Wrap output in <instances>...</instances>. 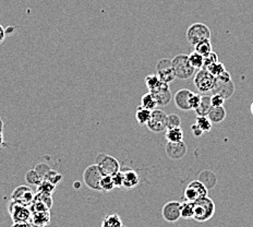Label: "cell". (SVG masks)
Segmentation results:
<instances>
[{"instance_id":"cell-1","label":"cell","mask_w":253,"mask_h":227,"mask_svg":"<svg viewBox=\"0 0 253 227\" xmlns=\"http://www.w3.org/2000/svg\"><path fill=\"white\" fill-rule=\"evenodd\" d=\"M215 203L211 198L203 197L194 202V219L200 223H204L213 218L215 214Z\"/></svg>"},{"instance_id":"cell-2","label":"cell","mask_w":253,"mask_h":227,"mask_svg":"<svg viewBox=\"0 0 253 227\" xmlns=\"http://www.w3.org/2000/svg\"><path fill=\"white\" fill-rule=\"evenodd\" d=\"M216 84H217V79L211 75L207 69L199 70L196 77H194V86L197 87L198 91L203 95L212 94Z\"/></svg>"},{"instance_id":"cell-3","label":"cell","mask_w":253,"mask_h":227,"mask_svg":"<svg viewBox=\"0 0 253 227\" xmlns=\"http://www.w3.org/2000/svg\"><path fill=\"white\" fill-rule=\"evenodd\" d=\"M173 70H175V75L177 79L180 80H187L190 79L193 75L196 69L190 66L189 63V57L188 55L179 54L171 59Z\"/></svg>"},{"instance_id":"cell-4","label":"cell","mask_w":253,"mask_h":227,"mask_svg":"<svg viewBox=\"0 0 253 227\" xmlns=\"http://www.w3.org/2000/svg\"><path fill=\"white\" fill-rule=\"evenodd\" d=\"M186 36L189 44H191L192 46H196L198 43H200V42L205 41V40H211V31L207 24L198 22L189 26Z\"/></svg>"},{"instance_id":"cell-5","label":"cell","mask_w":253,"mask_h":227,"mask_svg":"<svg viewBox=\"0 0 253 227\" xmlns=\"http://www.w3.org/2000/svg\"><path fill=\"white\" fill-rule=\"evenodd\" d=\"M8 212L11 216L13 223H30L32 219L31 209L28 205L21 204L15 201H10Z\"/></svg>"},{"instance_id":"cell-6","label":"cell","mask_w":253,"mask_h":227,"mask_svg":"<svg viewBox=\"0 0 253 227\" xmlns=\"http://www.w3.org/2000/svg\"><path fill=\"white\" fill-rule=\"evenodd\" d=\"M103 173L96 164L87 166L83 172V182L85 186L94 191H101V181Z\"/></svg>"},{"instance_id":"cell-7","label":"cell","mask_w":253,"mask_h":227,"mask_svg":"<svg viewBox=\"0 0 253 227\" xmlns=\"http://www.w3.org/2000/svg\"><path fill=\"white\" fill-rule=\"evenodd\" d=\"M99 170L103 173V175H114L120 171V163L117 158L110 156L104 153H99L96 156V163Z\"/></svg>"},{"instance_id":"cell-8","label":"cell","mask_w":253,"mask_h":227,"mask_svg":"<svg viewBox=\"0 0 253 227\" xmlns=\"http://www.w3.org/2000/svg\"><path fill=\"white\" fill-rule=\"evenodd\" d=\"M156 75L161 79L162 82L169 84L176 79L175 70H173L171 59L163 58L156 63Z\"/></svg>"},{"instance_id":"cell-9","label":"cell","mask_w":253,"mask_h":227,"mask_svg":"<svg viewBox=\"0 0 253 227\" xmlns=\"http://www.w3.org/2000/svg\"><path fill=\"white\" fill-rule=\"evenodd\" d=\"M167 114L164 110L154 109L151 114V118L149 123L146 124V127L151 130L152 133L160 134L162 131L167 130Z\"/></svg>"},{"instance_id":"cell-10","label":"cell","mask_w":253,"mask_h":227,"mask_svg":"<svg viewBox=\"0 0 253 227\" xmlns=\"http://www.w3.org/2000/svg\"><path fill=\"white\" fill-rule=\"evenodd\" d=\"M208 188L200 181H193L184 189V199L189 202H196L200 198L208 196Z\"/></svg>"},{"instance_id":"cell-11","label":"cell","mask_w":253,"mask_h":227,"mask_svg":"<svg viewBox=\"0 0 253 227\" xmlns=\"http://www.w3.org/2000/svg\"><path fill=\"white\" fill-rule=\"evenodd\" d=\"M34 198H35L34 191L28 186L17 187L13 190V192L11 194L12 201L28 205V207H30L32 202L34 201Z\"/></svg>"},{"instance_id":"cell-12","label":"cell","mask_w":253,"mask_h":227,"mask_svg":"<svg viewBox=\"0 0 253 227\" xmlns=\"http://www.w3.org/2000/svg\"><path fill=\"white\" fill-rule=\"evenodd\" d=\"M181 203L178 201H169L167 202L162 210V215L166 222L169 223H175L181 218L180 214Z\"/></svg>"},{"instance_id":"cell-13","label":"cell","mask_w":253,"mask_h":227,"mask_svg":"<svg viewBox=\"0 0 253 227\" xmlns=\"http://www.w3.org/2000/svg\"><path fill=\"white\" fill-rule=\"evenodd\" d=\"M188 146L183 141L168 142L165 146V152L170 160H180L187 154Z\"/></svg>"},{"instance_id":"cell-14","label":"cell","mask_w":253,"mask_h":227,"mask_svg":"<svg viewBox=\"0 0 253 227\" xmlns=\"http://www.w3.org/2000/svg\"><path fill=\"white\" fill-rule=\"evenodd\" d=\"M151 93L154 95L158 106H166V105L170 103V101L173 97L170 92L169 84L164 83V82H163L160 86V88L156 89L154 92H151Z\"/></svg>"},{"instance_id":"cell-15","label":"cell","mask_w":253,"mask_h":227,"mask_svg":"<svg viewBox=\"0 0 253 227\" xmlns=\"http://www.w3.org/2000/svg\"><path fill=\"white\" fill-rule=\"evenodd\" d=\"M192 91H190L188 89H180L179 91L173 95V101H175L176 106L183 110V112H188V110H191V107L189 105V98L190 95H191Z\"/></svg>"},{"instance_id":"cell-16","label":"cell","mask_w":253,"mask_h":227,"mask_svg":"<svg viewBox=\"0 0 253 227\" xmlns=\"http://www.w3.org/2000/svg\"><path fill=\"white\" fill-rule=\"evenodd\" d=\"M120 171L123 172V175H124L123 188L128 189V190L134 189L140 183V177L135 171L131 170V168H128V167H126L124 170H120Z\"/></svg>"},{"instance_id":"cell-17","label":"cell","mask_w":253,"mask_h":227,"mask_svg":"<svg viewBox=\"0 0 253 227\" xmlns=\"http://www.w3.org/2000/svg\"><path fill=\"white\" fill-rule=\"evenodd\" d=\"M235 93V84L233 80L229 82H220L217 80V84L214 89L212 94H219L223 96L225 99H228L233 96Z\"/></svg>"},{"instance_id":"cell-18","label":"cell","mask_w":253,"mask_h":227,"mask_svg":"<svg viewBox=\"0 0 253 227\" xmlns=\"http://www.w3.org/2000/svg\"><path fill=\"white\" fill-rule=\"evenodd\" d=\"M50 222V213L49 210L41 211V212L32 213V219L30 223L33 227H44Z\"/></svg>"},{"instance_id":"cell-19","label":"cell","mask_w":253,"mask_h":227,"mask_svg":"<svg viewBox=\"0 0 253 227\" xmlns=\"http://www.w3.org/2000/svg\"><path fill=\"white\" fill-rule=\"evenodd\" d=\"M208 118L212 121V124H219L226 118V109L224 108V106H212L208 113Z\"/></svg>"},{"instance_id":"cell-20","label":"cell","mask_w":253,"mask_h":227,"mask_svg":"<svg viewBox=\"0 0 253 227\" xmlns=\"http://www.w3.org/2000/svg\"><path fill=\"white\" fill-rule=\"evenodd\" d=\"M198 181L201 182L209 190V189H213L216 186V182H217V177H216V175L213 172L203 171L199 175Z\"/></svg>"},{"instance_id":"cell-21","label":"cell","mask_w":253,"mask_h":227,"mask_svg":"<svg viewBox=\"0 0 253 227\" xmlns=\"http://www.w3.org/2000/svg\"><path fill=\"white\" fill-rule=\"evenodd\" d=\"M123 220L116 213L108 214L102 221L101 227H123Z\"/></svg>"},{"instance_id":"cell-22","label":"cell","mask_w":253,"mask_h":227,"mask_svg":"<svg viewBox=\"0 0 253 227\" xmlns=\"http://www.w3.org/2000/svg\"><path fill=\"white\" fill-rule=\"evenodd\" d=\"M151 114H152L151 110L142 106H139L135 110V119L138 121L139 125L146 126V124L149 123V120L151 118Z\"/></svg>"},{"instance_id":"cell-23","label":"cell","mask_w":253,"mask_h":227,"mask_svg":"<svg viewBox=\"0 0 253 227\" xmlns=\"http://www.w3.org/2000/svg\"><path fill=\"white\" fill-rule=\"evenodd\" d=\"M140 106L144 107L146 109L151 110V112H153V110L157 108L158 105H157V102H156V99L154 97V95H153L151 92H149V93H146V94L143 95V96H142Z\"/></svg>"},{"instance_id":"cell-24","label":"cell","mask_w":253,"mask_h":227,"mask_svg":"<svg viewBox=\"0 0 253 227\" xmlns=\"http://www.w3.org/2000/svg\"><path fill=\"white\" fill-rule=\"evenodd\" d=\"M211 107H212V104H211L210 95H202L201 103H200L199 107L194 110H196L197 116H208V113Z\"/></svg>"},{"instance_id":"cell-25","label":"cell","mask_w":253,"mask_h":227,"mask_svg":"<svg viewBox=\"0 0 253 227\" xmlns=\"http://www.w3.org/2000/svg\"><path fill=\"white\" fill-rule=\"evenodd\" d=\"M167 142H180L183 140V133L181 128L167 129L165 134Z\"/></svg>"},{"instance_id":"cell-26","label":"cell","mask_w":253,"mask_h":227,"mask_svg":"<svg viewBox=\"0 0 253 227\" xmlns=\"http://www.w3.org/2000/svg\"><path fill=\"white\" fill-rule=\"evenodd\" d=\"M189 57V63L190 66L194 68L196 70H201L203 69V61H204V57L202 55H200L199 52L193 51L191 54L188 55Z\"/></svg>"},{"instance_id":"cell-27","label":"cell","mask_w":253,"mask_h":227,"mask_svg":"<svg viewBox=\"0 0 253 227\" xmlns=\"http://www.w3.org/2000/svg\"><path fill=\"white\" fill-rule=\"evenodd\" d=\"M180 214H181V218L184 220L194 219V202L186 201L181 203Z\"/></svg>"},{"instance_id":"cell-28","label":"cell","mask_w":253,"mask_h":227,"mask_svg":"<svg viewBox=\"0 0 253 227\" xmlns=\"http://www.w3.org/2000/svg\"><path fill=\"white\" fill-rule=\"evenodd\" d=\"M194 47V51L199 52L200 55H202L203 57L208 56L210 52H212L213 49H212V44H211V40H205V41H202L200 42V43H198Z\"/></svg>"},{"instance_id":"cell-29","label":"cell","mask_w":253,"mask_h":227,"mask_svg":"<svg viewBox=\"0 0 253 227\" xmlns=\"http://www.w3.org/2000/svg\"><path fill=\"white\" fill-rule=\"evenodd\" d=\"M25 182L29 184H32V186L38 187L40 186L41 182H43V178H42L40 174L33 168V170H30L25 174Z\"/></svg>"},{"instance_id":"cell-30","label":"cell","mask_w":253,"mask_h":227,"mask_svg":"<svg viewBox=\"0 0 253 227\" xmlns=\"http://www.w3.org/2000/svg\"><path fill=\"white\" fill-rule=\"evenodd\" d=\"M163 82L161 81V79L158 78V76L156 75H149L145 77V84L146 88L149 89V92H154L156 89L160 88V86Z\"/></svg>"},{"instance_id":"cell-31","label":"cell","mask_w":253,"mask_h":227,"mask_svg":"<svg viewBox=\"0 0 253 227\" xmlns=\"http://www.w3.org/2000/svg\"><path fill=\"white\" fill-rule=\"evenodd\" d=\"M196 124L202 129L203 133H210L213 126L212 121L208 118V116H197Z\"/></svg>"},{"instance_id":"cell-32","label":"cell","mask_w":253,"mask_h":227,"mask_svg":"<svg viewBox=\"0 0 253 227\" xmlns=\"http://www.w3.org/2000/svg\"><path fill=\"white\" fill-rule=\"evenodd\" d=\"M207 70L211 73V75L214 76L216 79H217L221 75V73L226 71V68H225L224 63H221L219 61H216V62L213 63V65H211Z\"/></svg>"},{"instance_id":"cell-33","label":"cell","mask_w":253,"mask_h":227,"mask_svg":"<svg viewBox=\"0 0 253 227\" xmlns=\"http://www.w3.org/2000/svg\"><path fill=\"white\" fill-rule=\"evenodd\" d=\"M115 189V184L113 181V176L104 175L101 181V191L109 192Z\"/></svg>"},{"instance_id":"cell-34","label":"cell","mask_w":253,"mask_h":227,"mask_svg":"<svg viewBox=\"0 0 253 227\" xmlns=\"http://www.w3.org/2000/svg\"><path fill=\"white\" fill-rule=\"evenodd\" d=\"M44 181L48 182L52 184H55V186H57V184L62 181V176L60 175L59 173L56 172L55 170H51V168H50V170L46 173V175L44 177Z\"/></svg>"},{"instance_id":"cell-35","label":"cell","mask_w":253,"mask_h":227,"mask_svg":"<svg viewBox=\"0 0 253 227\" xmlns=\"http://www.w3.org/2000/svg\"><path fill=\"white\" fill-rule=\"evenodd\" d=\"M181 119L177 114H170L167 116V129L180 128Z\"/></svg>"},{"instance_id":"cell-36","label":"cell","mask_w":253,"mask_h":227,"mask_svg":"<svg viewBox=\"0 0 253 227\" xmlns=\"http://www.w3.org/2000/svg\"><path fill=\"white\" fill-rule=\"evenodd\" d=\"M55 187H56L55 184H52L46 181H43L41 182L40 186H38V192H42V193L49 194V196H51V194L54 193Z\"/></svg>"},{"instance_id":"cell-37","label":"cell","mask_w":253,"mask_h":227,"mask_svg":"<svg viewBox=\"0 0 253 227\" xmlns=\"http://www.w3.org/2000/svg\"><path fill=\"white\" fill-rule=\"evenodd\" d=\"M218 61V55L216 54V52L212 51L210 52V54L208 56L204 57V61H203V69H208V68L213 65L214 62Z\"/></svg>"},{"instance_id":"cell-38","label":"cell","mask_w":253,"mask_h":227,"mask_svg":"<svg viewBox=\"0 0 253 227\" xmlns=\"http://www.w3.org/2000/svg\"><path fill=\"white\" fill-rule=\"evenodd\" d=\"M201 98H202V95L201 94H198V93H191L190 95V98H189V105L191 109H197L199 107L200 103H201Z\"/></svg>"},{"instance_id":"cell-39","label":"cell","mask_w":253,"mask_h":227,"mask_svg":"<svg viewBox=\"0 0 253 227\" xmlns=\"http://www.w3.org/2000/svg\"><path fill=\"white\" fill-rule=\"evenodd\" d=\"M225 101L226 99L219 94H212V96H211V104H212V106L214 107L223 106Z\"/></svg>"},{"instance_id":"cell-40","label":"cell","mask_w":253,"mask_h":227,"mask_svg":"<svg viewBox=\"0 0 253 227\" xmlns=\"http://www.w3.org/2000/svg\"><path fill=\"white\" fill-rule=\"evenodd\" d=\"M113 176V181H114V184H115V188H123V184H124V175H123V172L119 171L118 173L114 174Z\"/></svg>"},{"instance_id":"cell-41","label":"cell","mask_w":253,"mask_h":227,"mask_svg":"<svg viewBox=\"0 0 253 227\" xmlns=\"http://www.w3.org/2000/svg\"><path fill=\"white\" fill-rule=\"evenodd\" d=\"M34 170L40 174L41 177L43 178V181H44V177L46 175V173L50 170V167L48 165H46V164H39L38 166L34 168Z\"/></svg>"},{"instance_id":"cell-42","label":"cell","mask_w":253,"mask_h":227,"mask_svg":"<svg viewBox=\"0 0 253 227\" xmlns=\"http://www.w3.org/2000/svg\"><path fill=\"white\" fill-rule=\"evenodd\" d=\"M191 131L194 136H197V138H199V136H201L204 133L202 131V129L200 128V127L197 125V124H193L191 126Z\"/></svg>"},{"instance_id":"cell-43","label":"cell","mask_w":253,"mask_h":227,"mask_svg":"<svg viewBox=\"0 0 253 227\" xmlns=\"http://www.w3.org/2000/svg\"><path fill=\"white\" fill-rule=\"evenodd\" d=\"M217 80L220 81V82H229V81H231L230 73L227 70H226L225 72L221 73V75L217 78Z\"/></svg>"},{"instance_id":"cell-44","label":"cell","mask_w":253,"mask_h":227,"mask_svg":"<svg viewBox=\"0 0 253 227\" xmlns=\"http://www.w3.org/2000/svg\"><path fill=\"white\" fill-rule=\"evenodd\" d=\"M7 38V33H6V30L3 29V26L0 24V44L3 43V41L6 40Z\"/></svg>"},{"instance_id":"cell-45","label":"cell","mask_w":253,"mask_h":227,"mask_svg":"<svg viewBox=\"0 0 253 227\" xmlns=\"http://www.w3.org/2000/svg\"><path fill=\"white\" fill-rule=\"evenodd\" d=\"M12 227H33L31 223H13Z\"/></svg>"},{"instance_id":"cell-46","label":"cell","mask_w":253,"mask_h":227,"mask_svg":"<svg viewBox=\"0 0 253 227\" xmlns=\"http://www.w3.org/2000/svg\"><path fill=\"white\" fill-rule=\"evenodd\" d=\"M6 146V143H4V136H3V133H0V147Z\"/></svg>"},{"instance_id":"cell-47","label":"cell","mask_w":253,"mask_h":227,"mask_svg":"<svg viewBox=\"0 0 253 227\" xmlns=\"http://www.w3.org/2000/svg\"><path fill=\"white\" fill-rule=\"evenodd\" d=\"M0 133H3V121L0 118Z\"/></svg>"},{"instance_id":"cell-48","label":"cell","mask_w":253,"mask_h":227,"mask_svg":"<svg viewBox=\"0 0 253 227\" xmlns=\"http://www.w3.org/2000/svg\"><path fill=\"white\" fill-rule=\"evenodd\" d=\"M75 187H76V188H78V187H79V188H80V182H75Z\"/></svg>"},{"instance_id":"cell-49","label":"cell","mask_w":253,"mask_h":227,"mask_svg":"<svg viewBox=\"0 0 253 227\" xmlns=\"http://www.w3.org/2000/svg\"><path fill=\"white\" fill-rule=\"evenodd\" d=\"M250 110H251V114L253 115V102H252V104H251V106H250Z\"/></svg>"},{"instance_id":"cell-50","label":"cell","mask_w":253,"mask_h":227,"mask_svg":"<svg viewBox=\"0 0 253 227\" xmlns=\"http://www.w3.org/2000/svg\"><path fill=\"white\" fill-rule=\"evenodd\" d=\"M123 227H126V226H125V225H123Z\"/></svg>"}]
</instances>
